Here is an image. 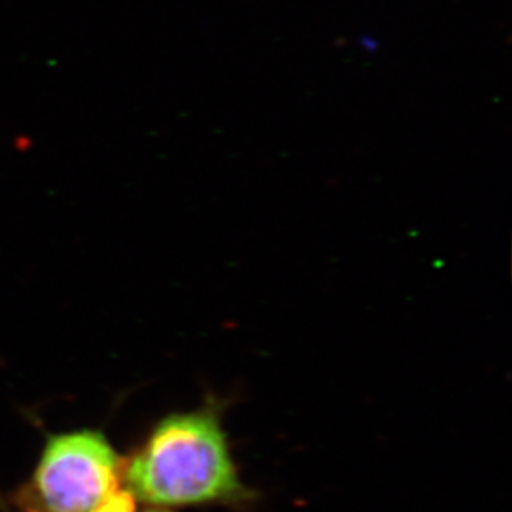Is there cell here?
I'll return each instance as SVG.
<instances>
[{
    "label": "cell",
    "mask_w": 512,
    "mask_h": 512,
    "mask_svg": "<svg viewBox=\"0 0 512 512\" xmlns=\"http://www.w3.org/2000/svg\"><path fill=\"white\" fill-rule=\"evenodd\" d=\"M133 498L155 508L231 503L244 496L219 416H168L123 468Z\"/></svg>",
    "instance_id": "cell-1"
},
{
    "label": "cell",
    "mask_w": 512,
    "mask_h": 512,
    "mask_svg": "<svg viewBox=\"0 0 512 512\" xmlns=\"http://www.w3.org/2000/svg\"><path fill=\"white\" fill-rule=\"evenodd\" d=\"M123 463L98 431L52 436L32 484L39 512H92L120 488Z\"/></svg>",
    "instance_id": "cell-2"
},
{
    "label": "cell",
    "mask_w": 512,
    "mask_h": 512,
    "mask_svg": "<svg viewBox=\"0 0 512 512\" xmlns=\"http://www.w3.org/2000/svg\"><path fill=\"white\" fill-rule=\"evenodd\" d=\"M92 512H136L135 498L128 489H118Z\"/></svg>",
    "instance_id": "cell-3"
},
{
    "label": "cell",
    "mask_w": 512,
    "mask_h": 512,
    "mask_svg": "<svg viewBox=\"0 0 512 512\" xmlns=\"http://www.w3.org/2000/svg\"><path fill=\"white\" fill-rule=\"evenodd\" d=\"M146 512H168V511H166V509L156 508V509H150V511H146Z\"/></svg>",
    "instance_id": "cell-4"
}]
</instances>
